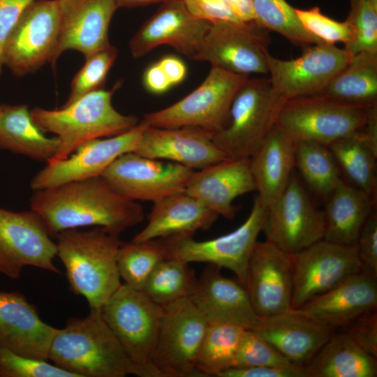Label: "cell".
Masks as SVG:
<instances>
[{
    "label": "cell",
    "instance_id": "obj_1",
    "mask_svg": "<svg viewBox=\"0 0 377 377\" xmlns=\"http://www.w3.org/2000/svg\"><path fill=\"white\" fill-rule=\"evenodd\" d=\"M30 207L41 217L52 237L89 226L119 235L145 218L137 201L117 192L101 176L34 191Z\"/></svg>",
    "mask_w": 377,
    "mask_h": 377
},
{
    "label": "cell",
    "instance_id": "obj_2",
    "mask_svg": "<svg viewBox=\"0 0 377 377\" xmlns=\"http://www.w3.org/2000/svg\"><path fill=\"white\" fill-rule=\"evenodd\" d=\"M48 360L77 377L139 376V373L105 320L101 309L69 318L58 329Z\"/></svg>",
    "mask_w": 377,
    "mask_h": 377
},
{
    "label": "cell",
    "instance_id": "obj_3",
    "mask_svg": "<svg viewBox=\"0 0 377 377\" xmlns=\"http://www.w3.org/2000/svg\"><path fill=\"white\" fill-rule=\"evenodd\" d=\"M57 256L66 269L71 290L90 309H101L121 286L117 259L123 242L103 228H71L59 232Z\"/></svg>",
    "mask_w": 377,
    "mask_h": 377
},
{
    "label": "cell",
    "instance_id": "obj_4",
    "mask_svg": "<svg viewBox=\"0 0 377 377\" xmlns=\"http://www.w3.org/2000/svg\"><path fill=\"white\" fill-rule=\"evenodd\" d=\"M117 87L91 91L59 109L36 107L30 110L40 129L59 140L57 153L48 161L66 158L88 141L124 133L139 124L136 117L123 114L113 107L112 97Z\"/></svg>",
    "mask_w": 377,
    "mask_h": 377
},
{
    "label": "cell",
    "instance_id": "obj_5",
    "mask_svg": "<svg viewBox=\"0 0 377 377\" xmlns=\"http://www.w3.org/2000/svg\"><path fill=\"white\" fill-rule=\"evenodd\" d=\"M286 99L268 77H249L237 91L226 125L213 141L228 159L249 158L276 125Z\"/></svg>",
    "mask_w": 377,
    "mask_h": 377
},
{
    "label": "cell",
    "instance_id": "obj_6",
    "mask_svg": "<svg viewBox=\"0 0 377 377\" xmlns=\"http://www.w3.org/2000/svg\"><path fill=\"white\" fill-rule=\"evenodd\" d=\"M103 316L137 369L139 377H161L154 353L163 307L124 283L101 308Z\"/></svg>",
    "mask_w": 377,
    "mask_h": 377
},
{
    "label": "cell",
    "instance_id": "obj_7",
    "mask_svg": "<svg viewBox=\"0 0 377 377\" xmlns=\"http://www.w3.org/2000/svg\"><path fill=\"white\" fill-rule=\"evenodd\" d=\"M369 106L321 94L292 98L283 104L276 125L295 144L313 141L328 146L361 130Z\"/></svg>",
    "mask_w": 377,
    "mask_h": 377
},
{
    "label": "cell",
    "instance_id": "obj_8",
    "mask_svg": "<svg viewBox=\"0 0 377 377\" xmlns=\"http://www.w3.org/2000/svg\"><path fill=\"white\" fill-rule=\"evenodd\" d=\"M249 77L212 66L194 91L164 109L145 114L142 121L154 127L197 126L214 133L226 125L232 102Z\"/></svg>",
    "mask_w": 377,
    "mask_h": 377
},
{
    "label": "cell",
    "instance_id": "obj_9",
    "mask_svg": "<svg viewBox=\"0 0 377 377\" xmlns=\"http://www.w3.org/2000/svg\"><path fill=\"white\" fill-rule=\"evenodd\" d=\"M266 211L256 196L247 219L228 234L204 241L185 235L159 238L165 258L188 263H207L228 269L245 287L249 260L262 230Z\"/></svg>",
    "mask_w": 377,
    "mask_h": 377
},
{
    "label": "cell",
    "instance_id": "obj_10",
    "mask_svg": "<svg viewBox=\"0 0 377 377\" xmlns=\"http://www.w3.org/2000/svg\"><path fill=\"white\" fill-rule=\"evenodd\" d=\"M207 325L188 297L163 306L153 356L161 377H201L196 360Z\"/></svg>",
    "mask_w": 377,
    "mask_h": 377
},
{
    "label": "cell",
    "instance_id": "obj_11",
    "mask_svg": "<svg viewBox=\"0 0 377 377\" xmlns=\"http://www.w3.org/2000/svg\"><path fill=\"white\" fill-rule=\"evenodd\" d=\"M51 237L31 209L15 212L0 207V274L17 279L27 266L61 273L54 263L57 245Z\"/></svg>",
    "mask_w": 377,
    "mask_h": 377
},
{
    "label": "cell",
    "instance_id": "obj_12",
    "mask_svg": "<svg viewBox=\"0 0 377 377\" xmlns=\"http://www.w3.org/2000/svg\"><path fill=\"white\" fill-rule=\"evenodd\" d=\"M261 232L267 241L290 255L323 239V211L315 207L294 172L283 192L267 208Z\"/></svg>",
    "mask_w": 377,
    "mask_h": 377
},
{
    "label": "cell",
    "instance_id": "obj_13",
    "mask_svg": "<svg viewBox=\"0 0 377 377\" xmlns=\"http://www.w3.org/2000/svg\"><path fill=\"white\" fill-rule=\"evenodd\" d=\"M59 31L56 0H34L8 36L3 65L16 76H24L52 63Z\"/></svg>",
    "mask_w": 377,
    "mask_h": 377
},
{
    "label": "cell",
    "instance_id": "obj_14",
    "mask_svg": "<svg viewBox=\"0 0 377 377\" xmlns=\"http://www.w3.org/2000/svg\"><path fill=\"white\" fill-rule=\"evenodd\" d=\"M269 42L267 30L255 22L211 24L195 60L235 74L266 75Z\"/></svg>",
    "mask_w": 377,
    "mask_h": 377
},
{
    "label": "cell",
    "instance_id": "obj_15",
    "mask_svg": "<svg viewBox=\"0 0 377 377\" xmlns=\"http://www.w3.org/2000/svg\"><path fill=\"white\" fill-rule=\"evenodd\" d=\"M291 256L293 265L292 310L361 272L355 246L323 239Z\"/></svg>",
    "mask_w": 377,
    "mask_h": 377
},
{
    "label": "cell",
    "instance_id": "obj_16",
    "mask_svg": "<svg viewBox=\"0 0 377 377\" xmlns=\"http://www.w3.org/2000/svg\"><path fill=\"white\" fill-rule=\"evenodd\" d=\"M193 170L183 165L125 153L101 177L117 192L134 201L154 202L185 191Z\"/></svg>",
    "mask_w": 377,
    "mask_h": 377
},
{
    "label": "cell",
    "instance_id": "obj_17",
    "mask_svg": "<svg viewBox=\"0 0 377 377\" xmlns=\"http://www.w3.org/2000/svg\"><path fill=\"white\" fill-rule=\"evenodd\" d=\"M350 57L344 49L325 43L305 48L302 55L290 60L277 59L269 53V78L274 90L286 100L318 95Z\"/></svg>",
    "mask_w": 377,
    "mask_h": 377
},
{
    "label": "cell",
    "instance_id": "obj_18",
    "mask_svg": "<svg viewBox=\"0 0 377 377\" xmlns=\"http://www.w3.org/2000/svg\"><path fill=\"white\" fill-rule=\"evenodd\" d=\"M147 126L142 121L124 133L88 141L66 158L47 162L31 179V189L42 190L101 176L119 156L135 151Z\"/></svg>",
    "mask_w": 377,
    "mask_h": 377
},
{
    "label": "cell",
    "instance_id": "obj_19",
    "mask_svg": "<svg viewBox=\"0 0 377 377\" xmlns=\"http://www.w3.org/2000/svg\"><path fill=\"white\" fill-rule=\"evenodd\" d=\"M245 288L261 318L290 311L292 256L267 240L257 242L249 260Z\"/></svg>",
    "mask_w": 377,
    "mask_h": 377
},
{
    "label": "cell",
    "instance_id": "obj_20",
    "mask_svg": "<svg viewBox=\"0 0 377 377\" xmlns=\"http://www.w3.org/2000/svg\"><path fill=\"white\" fill-rule=\"evenodd\" d=\"M210 25L193 16L182 0L165 1L130 40L131 53L138 59L168 45L195 60Z\"/></svg>",
    "mask_w": 377,
    "mask_h": 377
},
{
    "label": "cell",
    "instance_id": "obj_21",
    "mask_svg": "<svg viewBox=\"0 0 377 377\" xmlns=\"http://www.w3.org/2000/svg\"><path fill=\"white\" fill-rule=\"evenodd\" d=\"M59 31L51 64L61 54L74 50L87 57L110 45L108 31L118 8L114 0H56Z\"/></svg>",
    "mask_w": 377,
    "mask_h": 377
},
{
    "label": "cell",
    "instance_id": "obj_22",
    "mask_svg": "<svg viewBox=\"0 0 377 377\" xmlns=\"http://www.w3.org/2000/svg\"><path fill=\"white\" fill-rule=\"evenodd\" d=\"M213 134L197 126L158 128L147 125L133 152L200 170L228 159L213 141Z\"/></svg>",
    "mask_w": 377,
    "mask_h": 377
},
{
    "label": "cell",
    "instance_id": "obj_23",
    "mask_svg": "<svg viewBox=\"0 0 377 377\" xmlns=\"http://www.w3.org/2000/svg\"><path fill=\"white\" fill-rule=\"evenodd\" d=\"M220 269L209 264L188 297L208 323L256 329L262 318L254 310L246 288L238 280L222 275Z\"/></svg>",
    "mask_w": 377,
    "mask_h": 377
},
{
    "label": "cell",
    "instance_id": "obj_24",
    "mask_svg": "<svg viewBox=\"0 0 377 377\" xmlns=\"http://www.w3.org/2000/svg\"><path fill=\"white\" fill-rule=\"evenodd\" d=\"M377 276L360 272L290 312L332 330L376 309Z\"/></svg>",
    "mask_w": 377,
    "mask_h": 377
},
{
    "label": "cell",
    "instance_id": "obj_25",
    "mask_svg": "<svg viewBox=\"0 0 377 377\" xmlns=\"http://www.w3.org/2000/svg\"><path fill=\"white\" fill-rule=\"evenodd\" d=\"M17 291L0 290V345L21 355L47 360L57 331Z\"/></svg>",
    "mask_w": 377,
    "mask_h": 377
},
{
    "label": "cell",
    "instance_id": "obj_26",
    "mask_svg": "<svg viewBox=\"0 0 377 377\" xmlns=\"http://www.w3.org/2000/svg\"><path fill=\"white\" fill-rule=\"evenodd\" d=\"M254 191L249 158L226 159L193 171L185 189L208 209L228 219L235 217L233 200Z\"/></svg>",
    "mask_w": 377,
    "mask_h": 377
},
{
    "label": "cell",
    "instance_id": "obj_27",
    "mask_svg": "<svg viewBox=\"0 0 377 377\" xmlns=\"http://www.w3.org/2000/svg\"><path fill=\"white\" fill-rule=\"evenodd\" d=\"M145 227L132 241L140 242L173 236H193L209 228L219 215L186 191L156 201Z\"/></svg>",
    "mask_w": 377,
    "mask_h": 377
},
{
    "label": "cell",
    "instance_id": "obj_28",
    "mask_svg": "<svg viewBox=\"0 0 377 377\" xmlns=\"http://www.w3.org/2000/svg\"><path fill=\"white\" fill-rule=\"evenodd\" d=\"M290 363L304 367L325 344L333 330L290 311L262 318L255 330Z\"/></svg>",
    "mask_w": 377,
    "mask_h": 377
},
{
    "label": "cell",
    "instance_id": "obj_29",
    "mask_svg": "<svg viewBox=\"0 0 377 377\" xmlns=\"http://www.w3.org/2000/svg\"><path fill=\"white\" fill-rule=\"evenodd\" d=\"M257 198L265 208L286 188L295 167V143L276 125L249 158Z\"/></svg>",
    "mask_w": 377,
    "mask_h": 377
},
{
    "label": "cell",
    "instance_id": "obj_30",
    "mask_svg": "<svg viewBox=\"0 0 377 377\" xmlns=\"http://www.w3.org/2000/svg\"><path fill=\"white\" fill-rule=\"evenodd\" d=\"M376 200L353 185L341 180L326 198L323 210V239L332 242L355 246Z\"/></svg>",
    "mask_w": 377,
    "mask_h": 377
},
{
    "label": "cell",
    "instance_id": "obj_31",
    "mask_svg": "<svg viewBox=\"0 0 377 377\" xmlns=\"http://www.w3.org/2000/svg\"><path fill=\"white\" fill-rule=\"evenodd\" d=\"M307 377H376V357L347 334L332 332L328 340L304 366Z\"/></svg>",
    "mask_w": 377,
    "mask_h": 377
},
{
    "label": "cell",
    "instance_id": "obj_32",
    "mask_svg": "<svg viewBox=\"0 0 377 377\" xmlns=\"http://www.w3.org/2000/svg\"><path fill=\"white\" fill-rule=\"evenodd\" d=\"M59 147L57 136H45L35 124L28 105H1L0 149L47 163Z\"/></svg>",
    "mask_w": 377,
    "mask_h": 377
},
{
    "label": "cell",
    "instance_id": "obj_33",
    "mask_svg": "<svg viewBox=\"0 0 377 377\" xmlns=\"http://www.w3.org/2000/svg\"><path fill=\"white\" fill-rule=\"evenodd\" d=\"M320 94L352 104L377 103V52L352 55Z\"/></svg>",
    "mask_w": 377,
    "mask_h": 377
},
{
    "label": "cell",
    "instance_id": "obj_34",
    "mask_svg": "<svg viewBox=\"0 0 377 377\" xmlns=\"http://www.w3.org/2000/svg\"><path fill=\"white\" fill-rule=\"evenodd\" d=\"M244 330L228 323H208L196 360V369L201 377H219L234 367Z\"/></svg>",
    "mask_w": 377,
    "mask_h": 377
},
{
    "label": "cell",
    "instance_id": "obj_35",
    "mask_svg": "<svg viewBox=\"0 0 377 377\" xmlns=\"http://www.w3.org/2000/svg\"><path fill=\"white\" fill-rule=\"evenodd\" d=\"M360 131L339 138L327 147L353 185L376 200L377 156L366 144Z\"/></svg>",
    "mask_w": 377,
    "mask_h": 377
},
{
    "label": "cell",
    "instance_id": "obj_36",
    "mask_svg": "<svg viewBox=\"0 0 377 377\" xmlns=\"http://www.w3.org/2000/svg\"><path fill=\"white\" fill-rule=\"evenodd\" d=\"M295 167L306 183L325 199L342 180L341 169L329 147L316 142L295 144Z\"/></svg>",
    "mask_w": 377,
    "mask_h": 377
},
{
    "label": "cell",
    "instance_id": "obj_37",
    "mask_svg": "<svg viewBox=\"0 0 377 377\" xmlns=\"http://www.w3.org/2000/svg\"><path fill=\"white\" fill-rule=\"evenodd\" d=\"M193 269L183 260L165 258L155 267L142 291L154 302L163 307L188 297L196 282Z\"/></svg>",
    "mask_w": 377,
    "mask_h": 377
},
{
    "label": "cell",
    "instance_id": "obj_38",
    "mask_svg": "<svg viewBox=\"0 0 377 377\" xmlns=\"http://www.w3.org/2000/svg\"><path fill=\"white\" fill-rule=\"evenodd\" d=\"M255 22L260 27L275 31L295 45L308 47L323 43L309 33L295 11L286 0H251Z\"/></svg>",
    "mask_w": 377,
    "mask_h": 377
},
{
    "label": "cell",
    "instance_id": "obj_39",
    "mask_svg": "<svg viewBox=\"0 0 377 377\" xmlns=\"http://www.w3.org/2000/svg\"><path fill=\"white\" fill-rule=\"evenodd\" d=\"M165 258L161 239L122 243L117 253V269L124 283L142 290L157 265Z\"/></svg>",
    "mask_w": 377,
    "mask_h": 377
},
{
    "label": "cell",
    "instance_id": "obj_40",
    "mask_svg": "<svg viewBox=\"0 0 377 377\" xmlns=\"http://www.w3.org/2000/svg\"><path fill=\"white\" fill-rule=\"evenodd\" d=\"M350 1L346 20L351 27L352 37L343 49L350 56L361 52H377V0Z\"/></svg>",
    "mask_w": 377,
    "mask_h": 377
},
{
    "label": "cell",
    "instance_id": "obj_41",
    "mask_svg": "<svg viewBox=\"0 0 377 377\" xmlns=\"http://www.w3.org/2000/svg\"><path fill=\"white\" fill-rule=\"evenodd\" d=\"M117 50L108 47L85 57V62L75 75L66 102L68 105L91 91L103 88L107 75L116 60Z\"/></svg>",
    "mask_w": 377,
    "mask_h": 377
},
{
    "label": "cell",
    "instance_id": "obj_42",
    "mask_svg": "<svg viewBox=\"0 0 377 377\" xmlns=\"http://www.w3.org/2000/svg\"><path fill=\"white\" fill-rule=\"evenodd\" d=\"M293 364L253 330H244L233 368Z\"/></svg>",
    "mask_w": 377,
    "mask_h": 377
},
{
    "label": "cell",
    "instance_id": "obj_43",
    "mask_svg": "<svg viewBox=\"0 0 377 377\" xmlns=\"http://www.w3.org/2000/svg\"><path fill=\"white\" fill-rule=\"evenodd\" d=\"M0 377H77L47 360L15 353L0 345Z\"/></svg>",
    "mask_w": 377,
    "mask_h": 377
},
{
    "label": "cell",
    "instance_id": "obj_44",
    "mask_svg": "<svg viewBox=\"0 0 377 377\" xmlns=\"http://www.w3.org/2000/svg\"><path fill=\"white\" fill-rule=\"evenodd\" d=\"M296 14L304 29L325 43L346 44L352 37V29L346 20L339 22L324 15L318 6L308 9L295 8Z\"/></svg>",
    "mask_w": 377,
    "mask_h": 377
},
{
    "label": "cell",
    "instance_id": "obj_45",
    "mask_svg": "<svg viewBox=\"0 0 377 377\" xmlns=\"http://www.w3.org/2000/svg\"><path fill=\"white\" fill-rule=\"evenodd\" d=\"M355 247L361 271L377 276V214L374 209L361 230Z\"/></svg>",
    "mask_w": 377,
    "mask_h": 377
},
{
    "label": "cell",
    "instance_id": "obj_46",
    "mask_svg": "<svg viewBox=\"0 0 377 377\" xmlns=\"http://www.w3.org/2000/svg\"><path fill=\"white\" fill-rule=\"evenodd\" d=\"M371 355L377 357V313L369 311L340 328Z\"/></svg>",
    "mask_w": 377,
    "mask_h": 377
},
{
    "label": "cell",
    "instance_id": "obj_47",
    "mask_svg": "<svg viewBox=\"0 0 377 377\" xmlns=\"http://www.w3.org/2000/svg\"><path fill=\"white\" fill-rule=\"evenodd\" d=\"M188 10L195 17L215 24L241 22L225 0H182Z\"/></svg>",
    "mask_w": 377,
    "mask_h": 377
},
{
    "label": "cell",
    "instance_id": "obj_48",
    "mask_svg": "<svg viewBox=\"0 0 377 377\" xmlns=\"http://www.w3.org/2000/svg\"><path fill=\"white\" fill-rule=\"evenodd\" d=\"M34 0H0V76L6 40L27 7Z\"/></svg>",
    "mask_w": 377,
    "mask_h": 377
},
{
    "label": "cell",
    "instance_id": "obj_49",
    "mask_svg": "<svg viewBox=\"0 0 377 377\" xmlns=\"http://www.w3.org/2000/svg\"><path fill=\"white\" fill-rule=\"evenodd\" d=\"M219 377H307L304 367L290 364L281 367L232 368Z\"/></svg>",
    "mask_w": 377,
    "mask_h": 377
},
{
    "label": "cell",
    "instance_id": "obj_50",
    "mask_svg": "<svg viewBox=\"0 0 377 377\" xmlns=\"http://www.w3.org/2000/svg\"><path fill=\"white\" fill-rule=\"evenodd\" d=\"M142 80L146 90L154 94L166 92L172 87L158 62L145 70Z\"/></svg>",
    "mask_w": 377,
    "mask_h": 377
},
{
    "label": "cell",
    "instance_id": "obj_51",
    "mask_svg": "<svg viewBox=\"0 0 377 377\" xmlns=\"http://www.w3.org/2000/svg\"><path fill=\"white\" fill-rule=\"evenodd\" d=\"M158 63L172 86L179 84L185 79L186 66L179 58L172 55L165 56Z\"/></svg>",
    "mask_w": 377,
    "mask_h": 377
},
{
    "label": "cell",
    "instance_id": "obj_52",
    "mask_svg": "<svg viewBox=\"0 0 377 377\" xmlns=\"http://www.w3.org/2000/svg\"><path fill=\"white\" fill-rule=\"evenodd\" d=\"M360 132L366 144L377 156V103L369 106L367 121Z\"/></svg>",
    "mask_w": 377,
    "mask_h": 377
},
{
    "label": "cell",
    "instance_id": "obj_53",
    "mask_svg": "<svg viewBox=\"0 0 377 377\" xmlns=\"http://www.w3.org/2000/svg\"><path fill=\"white\" fill-rule=\"evenodd\" d=\"M235 15L243 22H255L251 0H225Z\"/></svg>",
    "mask_w": 377,
    "mask_h": 377
},
{
    "label": "cell",
    "instance_id": "obj_54",
    "mask_svg": "<svg viewBox=\"0 0 377 377\" xmlns=\"http://www.w3.org/2000/svg\"><path fill=\"white\" fill-rule=\"evenodd\" d=\"M168 0H114L117 8H131Z\"/></svg>",
    "mask_w": 377,
    "mask_h": 377
},
{
    "label": "cell",
    "instance_id": "obj_55",
    "mask_svg": "<svg viewBox=\"0 0 377 377\" xmlns=\"http://www.w3.org/2000/svg\"><path fill=\"white\" fill-rule=\"evenodd\" d=\"M0 108H1V105H0Z\"/></svg>",
    "mask_w": 377,
    "mask_h": 377
}]
</instances>
